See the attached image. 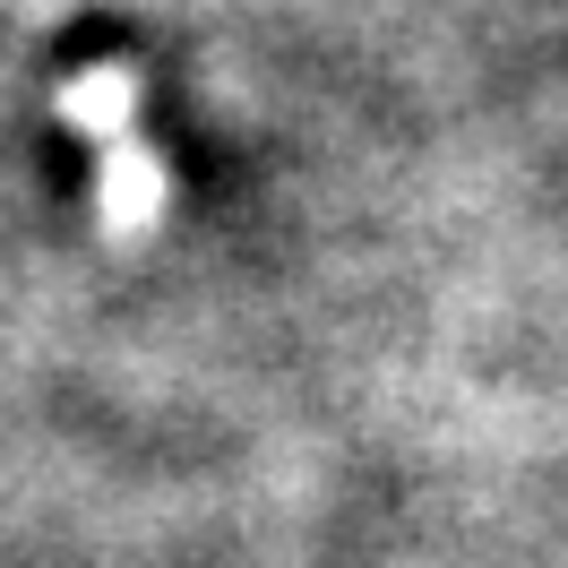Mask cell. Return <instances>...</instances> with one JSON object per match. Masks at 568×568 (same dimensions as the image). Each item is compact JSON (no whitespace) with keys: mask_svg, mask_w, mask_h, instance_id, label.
<instances>
[{"mask_svg":"<svg viewBox=\"0 0 568 568\" xmlns=\"http://www.w3.org/2000/svg\"><path fill=\"white\" fill-rule=\"evenodd\" d=\"M95 215H104V233H121V242L155 233V215H164V155H155L146 139L104 146V173H95Z\"/></svg>","mask_w":568,"mask_h":568,"instance_id":"obj_1","label":"cell"},{"mask_svg":"<svg viewBox=\"0 0 568 568\" xmlns=\"http://www.w3.org/2000/svg\"><path fill=\"white\" fill-rule=\"evenodd\" d=\"M61 121L87 130L95 146L139 139V70H130V61H95V70H78L70 87H61Z\"/></svg>","mask_w":568,"mask_h":568,"instance_id":"obj_2","label":"cell"}]
</instances>
